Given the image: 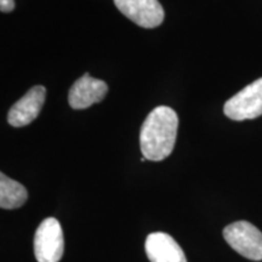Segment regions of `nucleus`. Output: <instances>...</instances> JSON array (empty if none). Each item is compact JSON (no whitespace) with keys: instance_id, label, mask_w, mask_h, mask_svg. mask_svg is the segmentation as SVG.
<instances>
[{"instance_id":"423d86ee","label":"nucleus","mask_w":262,"mask_h":262,"mask_svg":"<svg viewBox=\"0 0 262 262\" xmlns=\"http://www.w3.org/2000/svg\"><path fill=\"white\" fill-rule=\"evenodd\" d=\"M47 89L42 85H37L29 89L25 96L10 108L8 123L11 126L21 127L31 124L40 113L44 106Z\"/></svg>"},{"instance_id":"39448f33","label":"nucleus","mask_w":262,"mask_h":262,"mask_svg":"<svg viewBox=\"0 0 262 262\" xmlns=\"http://www.w3.org/2000/svg\"><path fill=\"white\" fill-rule=\"evenodd\" d=\"M117 9L142 28H156L163 24L164 9L158 0H114Z\"/></svg>"},{"instance_id":"9d476101","label":"nucleus","mask_w":262,"mask_h":262,"mask_svg":"<svg viewBox=\"0 0 262 262\" xmlns=\"http://www.w3.org/2000/svg\"><path fill=\"white\" fill-rule=\"evenodd\" d=\"M15 9V0H0V10L2 12H11Z\"/></svg>"},{"instance_id":"20e7f679","label":"nucleus","mask_w":262,"mask_h":262,"mask_svg":"<svg viewBox=\"0 0 262 262\" xmlns=\"http://www.w3.org/2000/svg\"><path fill=\"white\" fill-rule=\"evenodd\" d=\"M225 116L235 122L262 116V78L231 97L224 106Z\"/></svg>"},{"instance_id":"6e6552de","label":"nucleus","mask_w":262,"mask_h":262,"mask_svg":"<svg viewBox=\"0 0 262 262\" xmlns=\"http://www.w3.org/2000/svg\"><path fill=\"white\" fill-rule=\"evenodd\" d=\"M145 250L150 262H187L178 242L164 232L148 234Z\"/></svg>"},{"instance_id":"f03ea898","label":"nucleus","mask_w":262,"mask_h":262,"mask_svg":"<svg viewBox=\"0 0 262 262\" xmlns=\"http://www.w3.org/2000/svg\"><path fill=\"white\" fill-rule=\"evenodd\" d=\"M225 241L242 256L262 260V232L248 221H237L224 228Z\"/></svg>"},{"instance_id":"0eeeda50","label":"nucleus","mask_w":262,"mask_h":262,"mask_svg":"<svg viewBox=\"0 0 262 262\" xmlns=\"http://www.w3.org/2000/svg\"><path fill=\"white\" fill-rule=\"evenodd\" d=\"M108 93V86L103 80L90 77L85 73L72 85L68 94V102L73 110H85L94 103L102 101Z\"/></svg>"},{"instance_id":"f257e3e1","label":"nucleus","mask_w":262,"mask_h":262,"mask_svg":"<svg viewBox=\"0 0 262 262\" xmlns=\"http://www.w3.org/2000/svg\"><path fill=\"white\" fill-rule=\"evenodd\" d=\"M179 129V117L168 106L156 107L140 130V148L143 158L160 162L171 155Z\"/></svg>"},{"instance_id":"1a4fd4ad","label":"nucleus","mask_w":262,"mask_h":262,"mask_svg":"<svg viewBox=\"0 0 262 262\" xmlns=\"http://www.w3.org/2000/svg\"><path fill=\"white\" fill-rule=\"evenodd\" d=\"M28 193L25 186L8 178L4 172L0 173V206L2 209L21 208L27 202Z\"/></svg>"},{"instance_id":"7ed1b4c3","label":"nucleus","mask_w":262,"mask_h":262,"mask_svg":"<svg viewBox=\"0 0 262 262\" xmlns=\"http://www.w3.org/2000/svg\"><path fill=\"white\" fill-rule=\"evenodd\" d=\"M64 239L62 227L55 217L39 225L34 235V254L38 262H58L63 256Z\"/></svg>"}]
</instances>
